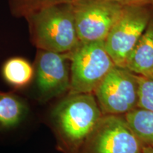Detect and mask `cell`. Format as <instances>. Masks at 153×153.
Here are the masks:
<instances>
[{
  "mask_svg": "<svg viewBox=\"0 0 153 153\" xmlns=\"http://www.w3.org/2000/svg\"><path fill=\"white\" fill-rule=\"evenodd\" d=\"M27 112L26 103L13 92L0 91V131L16 127Z\"/></svg>",
  "mask_w": 153,
  "mask_h": 153,
  "instance_id": "30bf717a",
  "label": "cell"
},
{
  "mask_svg": "<svg viewBox=\"0 0 153 153\" xmlns=\"http://www.w3.org/2000/svg\"><path fill=\"white\" fill-rule=\"evenodd\" d=\"M140 153H153V146H143Z\"/></svg>",
  "mask_w": 153,
  "mask_h": 153,
  "instance_id": "9a60e30c",
  "label": "cell"
},
{
  "mask_svg": "<svg viewBox=\"0 0 153 153\" xmlns=\"http://www.w3.org/2000/svg\"><path fill=\"white\" fill-rule=\"evenodd\" d=\"M25 19L30 41L38 50L68 53L79 45L72 3L43 7Z\"/></svg>",
  "mask_w": 153,
  "mask_h": 153,
  "instance_id": "6da1fadb",
  "label": "cell"
},
{
  "mask_svg": "<svg viewBox=\"0 0 153 153\" xmlns=\"http://www.w3.org/2000/svg\"><path fill=\"white\" fill-rule=\"evenodd\" d=\"M137 90L136 74L115 65L94 94L103 115H125L137 108Z\"/></svg>",
  "mask_w": 153,
  "mask_h": 153,
  "instance_id": "52a82bcc",
  "label": "cell"
},
{
  "mask_svg": "<svg viewBox=\"0 0 153 153\" xmlns=\"http://www.w3.org/2000/svg\"><path fill=\"white\" fill-rule=\"evenodd\" d=\"M125 68L140 76L153 74V16L130 54Z\"/></svg>",
  "mask_w": 153,
  "mask_h": 153,
  "instance_id": "9c48e42d",
  "label": "cell"
},
{
  "mask_svg": "<svg viewBox=\"0 0 153 153\" xmlns=\"http://www.w3.org/2000/svg\"><path fill=\"white\" fill-rule=\"evenodd\" d=\"M123 116L142 144L153 146V112L136 108Z\"/></svg>",
  "mask_w": 153,
  "mask_h": 153,
  "instance_id": "4fadbf2b",
  "label": "cell"
},
{
  "mask_svg": "<svg viewBox=\"0 0 153 153\" xmlns=\"http://www.w3.org/2000/svg\"><path fill=\"white\" fill-rule=\"evenodd\" d=\"M143 148L123 115H103L76 153H140Z\"/></svg>",
  "mask_w": 153,
  "mask_h": 153,
  "instance_id": "277c9868",
  "label": "cell"
},
{
  "mask_svg": "<svg viewBox=\"0 0 153 153\" xmlns=\"http://www.w3.org/2000/svg\"><path fill=\"white\" fill-rule=\"evenodd\" d=\"M1 74L9 86L15 89H20L31 82L34 75V69L24 57H12L3 64Z\"/></svg>",
  "mask_w": 153,
  "mask_h": 153,
  "instance_id": "7c38bea8",
  "label": "cell"
},
{
  "mask_svg": "<svg viewBox=\"0 0 153 153\" xmlns=\"http://www.w3.org/2000/svg\"><path fill=\"white\" fill-rule=\"evenodd\" d=\"M70 85L68 94L93 93L115 66L104 41L79 43L68 53Z\"/></svg>",
  "mask_w": 153,
  "mask_h": 153,
  "instance_id": "3957f363",
  "label": "cell"
},
{
  "mask_svg": "<svg viewBox=\"0 0 153 153\" xmlns=\"http://www.w3.org/2000/svg\"><path fill=\"white\" fill-rule=\"evenodd\" d=\"M55 128L62 143L76 152L101 116L93 93L68 94L53 111Z\"/></svg>",
  "mask_w": 153,
  "mask_h": 153,
  "instance_id": "7a4b0ae2",
  "label": "cell"
},
{
  "mask_svg": "<svg viewBox=\"0 0 153 153\" xmlns=\"http://www.w3.org/2000/svg\"><path fill=\"white\" fill-rule=\"evenodd\" d=\"M150 7L127 6L104 41L106 52L116 66L125 68L130 54L152 17Z\"/></svg>",
  "mask_w": 153,
  "mask_h": 153,
  "instance_id": "8992f818",
  "label": "cell"
},
{
  "mask_svg": "<svg viewBox=\"0 0 153 153\" xmlns=\"http://www.w3.org/2000/svg\"><path fill=\"white\" fill-rule=\"evenodd\" d=\"M70 63L68 53L38 50L35 62L36 82L42 100H50L69 91Z\"/></svg>",
  "mask_w": 153,
  "mask_h": 153,
  "instance_id": "ba28073f",
  "label": "cell"
},
{
  "mask_svg": "<svg viewBox=\"0 0 153 153\" xmlns=\"http://www.w3.org/2000/svg\"><path fill=\"white\" fill-rule=\"evenodd\" d=\"M77 0H9V10L16 18H25L27 15L43 7L64 3H72ZM124 6H143L153 7V0H107Z\"/></svg>",
  "mask_w": 153,
  "mask_h": 153,
  "instance_id": "8fae6325",
  "label": "cell"
},
{
  "mask_svg": "<svg viewBox=\"0 0 153 153\" xmlns=\"http://www.w3.org/2000/svg\"><path fill=\"white\" fill-rule=\"evenodd\" d=\"M72 4L79 43L104 41L127 7L107 0H77Z\"/></svg>",
  "mask_w": 153,
  "mask_h": 153,
  "instance_id": "5b68a950",
  "label": "cell"
},
{
  "mask_svg": "<svg viewBox=\"0 0 153 153\" xmlns=\"http://www.w3.org/2000/svg\"><path fill=\"white\" fill-rule=\"evenodd\" d=\"M137 108L153 112V74L149 76L137 75Z\"/></svg>",
  "mask_w": 153,
  "mask_h": 153,
  "instance_id": "5bb4252c",
  "label": "cell"
}]
</instances>
